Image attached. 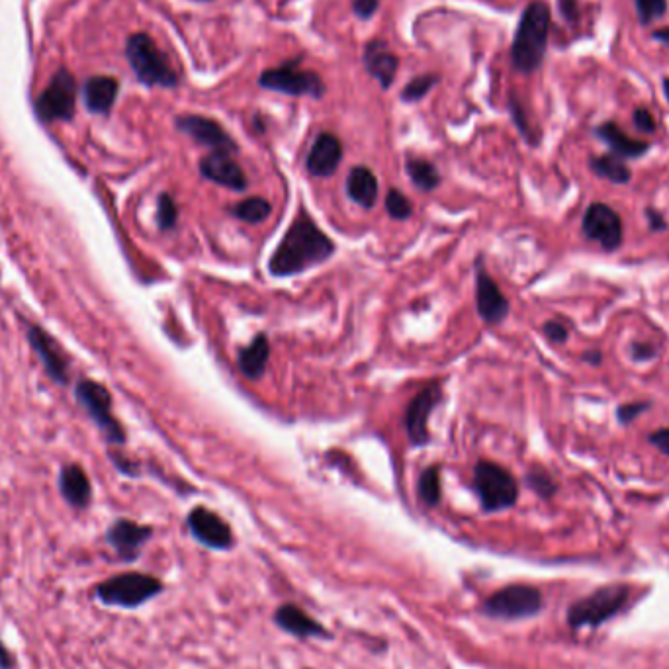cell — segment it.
Returning <instances> with one entry per match:
<instances>
[{"instance_id":"cb8c5ba5","label":"cell","mask_w":669,"mask_h":669,"mask_svg":"<svg viewBox=\"0 0 669 669\" xmlns=\"http://www.w3.org/2000/svg\"><path fill=\"white\" fill-rule=\"evenodd\" d=\"M268 358H270V343L267 335L259 333L247 347L239 351L237 366L241 374L249 380H261L267 370Z\"/></svg>"},{"instance_id":"4dcf8cb0","label":"cell","mask_w":669,"mask_h":669,"mask_svg":"<svg viewBox=\"0 0 669 669\" xmlns=\"http://www.w3.org/2000/svg\"><path fill=\"white\" fill-rule=\"evenodd\" d=\"M441 83V77L437 73H423V75H417L415 79H411L405 87L402 89V102L405 104H413V102H419L423 100L431 90L435 89L437 85Z\"/></svg>"},{"instance_id":"8fae6325","label":"cell","mask_w":669,"mask_h":669,"mask_svg":"<svg viewBox=\"0 0 669 669\" xmlns=\"http://www.w3.org/2000/svg\"><path fill=\"white\" fill-rule=\"evenodd\" d=\"M175 128L180 134L188 135L194 143L208 147L210 153H229L235 155L239 153L237 141L227 134L222 128V124L214 118L200 116V114H182L175 118Z\"/></svg>"},{"instance_id":"d590c367","label":"cell","mask_w":669,"mask_h":669,"mask_svg":"<svg viewBox=\"0 0 669 669\" xmlns=\"http://www.w3.org/2000/svg\"><path fill=\"white\" fill-rule=\"evenodd\" d=\"M509 112H511L513 122L517 124V128H519L521 135H523L529 143H536L535 135L531 132V126H529V122H527L525 110H523V106H521V102L517 100L515 94H511V98H509Z\"/></svg>"},{"instance_id":"52a82bcc","label":"cell","mask_w":669,"mask_h":669,"mask_svg":"<svg viewBox=\"0 0 669 669\" xmlns=\"http://www.w3.org/2000/svg\"><path fill=\"white\" fill-rule=\"evenodd\" d=\"M261 89L280 92L286 96H310L313 100H321L327 87L319 73L302 69V59H286L278 67L265 69L259 77Z\"/></svg>"},{"instance_id":"83f0119b","label":"cell","mask_w":669,"mask_h":669,"mask_svg":"<svg viewBox=\"0 0 669 669\" xmlns=\"http://www.w3.org/2000/svg\"><path fill=\"white\" fill-rule=\"evenodd\" d=\"M589 167L597 177L611 180L615 184H626L632 179V171L628 169L625 159L617 157L615 153H605V155H599V157H591Z\"/></svg>"},{"instance_id":"5bb4252c","label":"cell","mask_w":669,"mask_h":669,"mask_svg":"<svg viewBox=\"0 0 669 669\" xmlns=\"http://www.w3.org/2000/svg\"><path fill=\"white\" fill-rule=\"evenodd\" d=\"M186 525L190 529V535L210 550H229V548H233L235 538L231 533V527L223 521L218 513H214L206 507H194L186 517Z\"/></svg>"},{"instance_id":"7bdbcfd3","label":"cell","mask_w":669,"mask_h":669,"mask_svg":"<svg viewBox=\"0 0 669 669\" xmlns=\"http://www.w3.org/2000/svg\"><path fill=\"white\" fill-rule=\"evenodd\" d=\"M630 349H632V351H630L632 358H634V360H640V362L650 360V358H654V355H656L654 347H652V345H646V343H634Z\"/></svg>"},{"instance_id":"4316f807","label":"cell","mask_w":669,"mask_h":669,"mask_svg":"<svg viewBox=\"0 0 669 669\" xmlns=\"http://www.w3.org/2000/svg\"><path fill=\"white\" fill-rule=\"evenodd\" d=\"M405 173L411 180V184L419 188L421 192H433L443 182L439 169L429 159H423V157H407Z\"/></svg>"},{"instance_id":"f35d334b","label":"cell","mask_w":669,"mask_h":669,"mask_svg":"<svg viewBox=\"0 0 669 669\" xmlns=\"http://www.w3.org/2000/svg\"><path fill=\"white\" fill-rule=\"evenodd\" d=\"M544 335L548 341L552 343H566L568 341V335H570V329L564 321L560 319H552L544 325Z\"/></svg>"},{"instance_id":"d6a6232c","label":"cell","mask_w":669,"mask_h":669,"mask_svg":"<svg viewBox=\"0 0 669 669\" xmlns=\"http://www.w3.org/2000/svg\"><path fill=\"white\" fill-rule=\"evenodd\" d=\"M640 26H650L668 12V0H632Z\"/></svg>"},{"instance_id":"b9f144b4","label":"cell","mask_w":669,"mask_h":669,"mask_svg":"<svg viewBox=\"0 0 669 669\" xmlns=\"http://www.w3.org/2000/svg\"><path fill=\"white\" fill-rule=\"evenodd\" d=\"M648 441L656 446L660 452H664L666 456H669V427L658 429L656 433H652V435L648 437Z\"/></svg>"},{"instance_id":"bcb514c9","label":"cell","mask_w":669,"mask_h":669,"mask_svg":"<svg viewBox=\"0 0 669 669\" xmlns=\"http://www.w3.org/2000/svg\"><path fill=\"white\" fill-rule=\"evenodd\" d=\"M652 40L660 42V44L666 45L669 47V26H664V28H658L652 32Z\"/></svg>"},{"instance_id":"7dc6e473","label":"cell","mask_w":669,"mask_h":669,"mask_svg":"<svg viewBox=\"0 0 669 669\" xmlns=\"http://www.w3.org/2000/svg\"><path fill=\"white\" fill-rule=\"evenodd\" d=\"M583 360L589 362L591 366H599L601 360H603V355H601V351H587V353L583 355Z\"/></svg>"},{"instance_id":"f546056e","label":"cell","mask_w":669,"mask_h":669,"mask_svg":"<svg viewBox=\"0 0 669 669\" xmlns=\"http://www.w3.org/2000/svg\"><path fill=\"white\" fill-rule=\"evenodd\" d=\"M417 491L419 497L425 505L429 507H437L441 503V470L439 466H431L427 470H423L419 484H417Z\"/></svg>"},{"instance_id":"4fadbf2b","label":"cell","mask_w":669,"mask_h":669,"mask_svg":"<svg viewBox=\"0 0 669 669\" xmlns=\"http://www.w3.org/2000/svg\"><path fill=\"white\" fill-rule=\"evenodd\" d=\"M583 233L589 241L599 243L607 251L623 245L621 216L607 204H591L583 216Z\"/></svg>"},{"instance_id":"f6af8a7d","label":"cell","mask_w":669,"mask_h":669,"mask_svg":"<svg viewBox=\"0 0 669 669\" xmlns=\"http://www.w3.org/2000/svg\"><path fill=\"white\" fill-rule=\"evenodd\" d=\"M16 668V662L12 658V654L6 650V646L2 644L0 640V669H14Z\"/></svg>"},{"instance_id":"484cf974","label":"cell","mask_w":669,"mask_h":669,"mask_svg":"<svg viewBox=\"0 0 669 669\" xmlns=\"http://www.w3.org/2000/svg\"><path fill=\"white\" fill-rule=\"evenodd\" d=\"M59 488H61L63 497L67 499V503H71L73 507H87L89 505L92 488H90L89 478H87V474L81 466H67L61 472Z\"/></svg>"},{"instance_id":"7c38bea8","label":"cell","mask_w":669,"mask_h":669,"mask_svg":"<svg viewBox=\"0 0 669 669\" xmlns=\"http://www.w3.org/2000/svg\"><path fill=\"white\" fill-rule=\"evenodd\" d=\"M441 402H443V390L441 384L437 382L425 386L419 394L413 396L405 411V429L411 445L425 446L431 441L429 417Z\"/></svg>"},{"instance_id":"d4e9b609","label":"cell","mask_w":669,"mask_h":669,"mask_svg":"<svg viewBox=\"0 0 669 669\" xmlns=\"http://www.w3.org/2000/svg\"><path fill=\"white\" fill-rule=\"evenodd\" d=\"M120 83L114 77L98 75L85 83V104L92 114H108L118 98Z\"/></svg>"},{"instance_id":"7402d4cb","label":"cell","mask_w":669,"mask_h":669,"mask_svg":"<svg viewBox=\"0 0 669 669\" xmlns=\"http://www.w3.org/2000/svg\"><path fill=\"white\" fill-rule=\"evenodd\" d=\"M28 339L32 343V347L36 349V353L40 355V358L44 360L45 370L47 374L59 382V384H65L67 378H69V366H67V360L63 357L59 345L42 331L40 327H30L28 331Z\"/></svg>"},{"instance_id":"ac0fdd59","label":"cell","mask_w":669,"mask_h":669,"mask_svg":"<svg viewBox=\"0 0 669 669\" xmlns=\"http://www.w3.org/2000/svg\"><path fill=\"white\" fill-rule=\"evenodd\" d=\"M200 175L210 182H216L233 192H245L249 180L241 165L229 153H210L200 159Z\"/></svg>"},{"instance_id":"ffe728a7","label":"cell","mask_w":669,"mask_h":669,"mask_svg":"<svg viewBox=\"0 0 669 669\" xmlns=\"http://www.w3.org/2000/svg\"><path fill=\"white\" fill-rule=\"evenodd\" d=\"M274 623L288 632L290 636L298 640H308V638H331V632L310 617L302 607L294 603H284L274 611Z\"/></svg>"},{"instance_id":"6da1fadb","label":"cell","mask_w":669,"mask_h":669,"mask_svg":"<svg viewBox=\"0 0 669 669\" xmlns=\"http://www.w3.org/2000/svg\"><path fill=\"white\" fill-rule=\"evenodd\" d=\"M333 253L335 243L317 227L308 212L302 210L272 253L268 270L278 278L294 276L325 263Z\"/></svg>"},{"instance_id":"836d02e7","label":"cell","mask_w":669,"mask_h":669,"mask_svg":"<svg viewBox=\"0 0 669 669\" xmlns=\"http://www.w3.org/2000/svg\"><path fill=\"white\" fill-rule=\"evenodd\" d=\"M179 222V208L177 202L173 200L171 194H161L157 200V225L163 231H171L175 229V225Z\"/></svg>"},{"instance_id":"9c48e42d","label":"cell","mask_w":669,"mask_h":669,"mask_svg":"<svg viewBox=\"0 0 669 669\" xmlns=\"http://www.w3.org/2000/svg\"><path fill=\"white\" fill-rule=\"evenodd\" d=\"M77 400L89 411L92 421L106 435V439L114 445L126 443V433L122 425L112 415V398L104 386L94 380H83L77 386Z\"/></svg>"},{"instance_id":"3957f363","label":"cell","mask_w":669,"mask_h":669,"mask_svg":"<svg viewBox=\"0 0 669 669\" xmlns=\"http://www.w3.org/2000/svg\"><path fill=\"white\" fill-rule=\"evenodd\" d=\"M126 57L141 85L149 89H175L179 85L177 71L171 67L169 59L151 36L141 32L130 36L126 44Z\"/></svg>"},{"instance_id":"1f68e13d","label":"cell","mask_w":669,"mask_h":669,"mask_svg":"<svg viewBox=\"0 0 669 669\" xmlns=\"http://www.w3.org/2000/svg\"><path fill=\"white\" fill-rule=\"evenodd\" d=\"M386 212L390 214L392 220L398 222H405L413 216V204L409 202V198L403 194L402 190L390 188L386 194Z\"/></svg>"},{"instance_id":"e575fe53","label":"cell","mask_w":669,"mask_h":669,"mask_svg":"<svg viewBox=\"0 0 669 669\" xmlns=\"http://www.w3.org/2000/svg\"><path fill=\"white\" fill-rule=\"evenodd\" d=\"M527 484L533 488L536 495H540V497H544V499L552 497V495L558 491L556 482H554L552 476H550L548 472H544V470H531L529 476H527Z\"/></svg>"},{"instance_id":"8d00e7d4","label":"cell","mask_w":669,"mask_h":669,"mask_svg":"<svg viewBox=\"0 0 669 669\" xmlns=\"http://www.w3.org/2000/svg\"><path fill=\"white\" fill-rule=\"evenodd\" d=\"M650 402H634V403H625L617 409V419L621 425H628L632 423L638 415H642L646 409H650Z\"/></svg>"},{"instance_id":"2e32d148","label":"cell","mask_w":669,"mask_h":669,"mask_svg":"<svg viewBox=\"0 0 669 669\" xmlns=\"http://www.w3.org/2000/svg\"><path fill=\"white\" fill-rule=\"evenodd\" d=\"M364 71L382 87L390 89L400 71V57L390 51L384 40H370L362 49Z\"/></svg>"},{"instance_id":"e0dca14e","label":"cell","mask_w":669,"mask_h":669,"mask_svg":"<svg viewBox=\"0 0 669 669\" xmlns=\"http://www.w3.org/2000/svg\"><path fill=\"white\" fill-rule=\"evenodd\" d=\"M343 161V143L331 132H321L315 137L312 149L306 157V169L312 177L329 179L337 173Z\"/></svg>"},{"instance_id":"30bf717a","label":"cell","mask_w":669,"mask_h":669,"mask_svg":"<svg viewBox=\"0 0 669 669\" xmlns=\"http://www.w3.org/2000/svg\"><path fill=\"white\" fill-rule=\"evenodd\" d=\"M77 104V83L67 69H61L51 79L49 87L36 102V112L44 122L71 120Z\"/></svg>"},{"instance_id":"603a6c76","label":"cell","mask_w":669,"mask_h":669,"mask_svg":"<svg viewBox=\"0 0 669 669\" xmlns=\"http://www.w3.org/2000/svg\"><path fill=\"white\" fill-rule=\"evenodd\" d=\"M345 188H347V196L360 208L372 210L376 206L380 186H378L376 175L368 167L358 165L355 169H351Z\"/></svg>"},{"instance_id":"c3c4849f","label":"cell","mask_w":669,"mask_h":669,"mask_svg":"<svg viewBox=\"0 0 669 669\" xmlns=\"http://www.w3.org/2000/svg\"><path fill=\"white\" fill-rule=\"evenodd\" d=\"M662 89H664L666 100L669 102V77H664V79H662Z\"/></svg>"},{"instance_id":"8992f818","label":"cell","mask_w":669,"mask_h":669,"mask_svg":"<svg viewBox=\"0 0 669 669\" xmlns=\"http://www.w3.org/2000/svg\"><path fill=\"white\" fill-rule=\"evenodd\" d=\"M163 591V581L149 574H120L110 580L102 581L96 587V597L108 607L137 609L147 601L155 599Z\"/></svg>"},{"instance_id":"f1b7e54d","label":"cell","mask_w":669,"mask_h":669,"mask_svg":"<svg viewBox=\"0 0 669 669\" xmlns=\"http://www.w3.org/2000/svg\"><path fill=\"white\" fill-rule=\"evenodd\" d=\"M229 212H231L233 218H237L241 222L249 223V225H259L270 216L272 206H270L267 198L253 196V198H245V200L233 204Z\"/></svg>"},{"instance_id":"ee69618b","label":"cell","mask_w":669,"mask_h":669,"mask_svg":"<svg viewBox=\"0 0 669 669\" xmlns=\"http://www.w3.org/2000/svg\"><path fill=\"white\" fill-rule=\"evenodd\" d=\"M646 216H648V220H650V227H652V229L664 231V229L668 227V223H666V220L660 216V212H656V210H648Z\"/></svg>"},{"instance_id":"ab89813d","label":"cell","mask_w":669,"mask_h":669,"mask_svg":"<svg viewBox=\"0 0 669 669\" xmlns=\"http://www.w3.org/2000/svg\"><path fill=\"white\" fill-rule=\"evenodd\" d=\"M351 8L358 20H370L380 8V0H351Z\"/></svg>"},{"instance_id":"277c9868","label":"cell","mask_w":669,"mask_h":669,"mask_svg":"<svg viewBox=\"0 0 669 669\" xmlns=\"http://www.w3.org/2000/svg\"><path fill=\"white\" fill-rule=\"evenodd\" d=\"M630 597V587L623 583H613L595 589L587 597L572 603L568 609V625L574 630L599 628L603 623L615 619Z\"/></svg>"},{"instance_id":"74e56055","label":"cell","mask_w":669,"mask_h":669,"mask_svg":"<svg viewBox=\"0 0 669 669\" xmlns=\"http://www.w3.org/2000/svg\"><path fill=\"white\" fill-rule=\"evenodd\" d=\"M632 122H634L636 130L642 132V134H654L656 132V120H654L652 112L646 110V108H636L632 112Z\"/></svg>"},{"instance_id":"ba28073f","label":"cell","mask_w":669,"mask_h":669,"mask_svg":"<svg viewBox=\"0 0 669 669\" xmlns=\"http://www.w3.org/2000/svg\"><path fill=\"white\" fill-rule=\"evenodd\" d=\"M474 490L480 497L482 509L486 513H497L511 509L519 499L517 480L503 466L480 460L474 468Z\"/></svg>"},{"instance_id":"5b68a950","label":"cell","mask_w":669,"mask_h":669,"mask_svg":"<svg viewBox=\"0 0 669 669\" xmlns=\"http://www.w3.org/2000/svg\"><path fill=\"white\" fill-rule=\"evenodd\" d=\"M544 607L540 589L527 583H513L497 589L482 603V613L497 621H523L536 617Z\"/></svg>"},{"instance_id":"9a60e30c","label":"cell","mask_w":669,"mask_h":669,"mask_svg":"<svg viewBox=\"0 0 669 669\" xmlns=\"http://www.w3.org/2000/svg\"><path fill=\"white\" fill-rule=\"evenodd\" d=\"M476 308L480 317L490 325H499L501 321H505L511 310L509 300L488 274L482 259H478L476 265Z\"/></svg>"},{"instance_id":"60d3db41","label":"cell","mask_w":669,"mask_h":669,"mask_svg":"<svg viewBox=\"0 0 669 669\" xmlns=\"http://www.w3.org/2000/svg\"><path fill=\"white\" fill-rule=\"evenodd\" d=\"M558 8H560L562 18H564L568 24L578 22V16H580L578 0H558Z\"/></svg>"},{"instance_id":"7a4b0ae2","label":"cell","mask_w":669,"mask_h":669,"mask_svg":"<svg viewBox=\"0 0 669 669\" xmlns=\"http://www.w3.org/2000/svg\"><path fill=\"white\" fill-rule=\"evenodd\" d=\"M550 28V4L544 0H531L521 12L511 45V65L517 73L533 75L542 67L550 40Z\"/></svg>"},{"instance_id":"d6986e66","label":"cell","mask_w":669,"mask_h":669,"mask_svg":"<svg viewBox=\"0 0 669 669\" xmlns=\"http://www.w3.org/2000/svg\"><path fill=\"white\" fill-rule=\"evenodd\" d=\"M151 536H153L151 527L137 525L130 519H120L108 529L106 540L124 562H134L135 558L139 556L143 544Z\"/></svg>"},{"instance_id":"44dd1931","label":"cell","mask_w":669,"mask_h":669,"mask_svg":"<svg viewBox=\"0 0 669 669\" xmlns=\"http://www.w3.org/2000/svg\"><path fill=\"white\" fill-rule=\"evenodd\" d=\"M593 134L611 149V153H615L617 157H621L625 161L626 159H638V157H642L650 151V143L630 137L619 128L617 122H611V120L599 124L593 130Z\"/></svg>"}]
</instances>
